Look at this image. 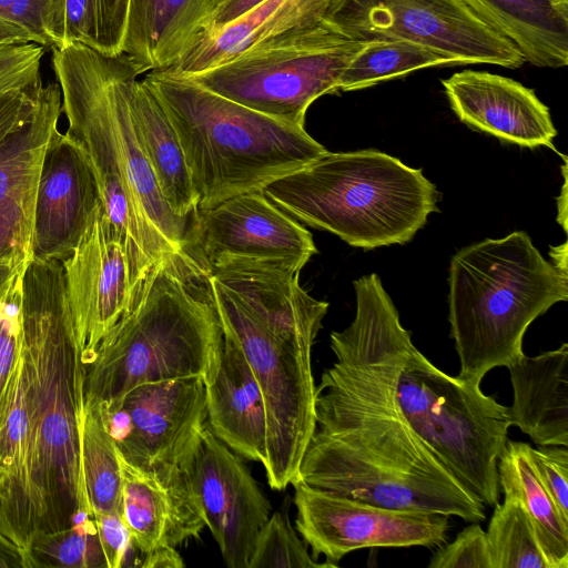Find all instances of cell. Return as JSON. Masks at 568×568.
I'll return each mask as SVG.
<instances>
[{
	"instance_id": "cell-26",
	"label": "cell",
	"mask_w": 568,
	"mask_h": 568,
	"mask_svg": "<svg viewBox=\"0 0 568 568\" xmlns=\"http://www.w3.org/2000/svg\"><path fill=\"white\" fill-rule=\"evenodd\" d=\"M529 448L527 443L507 440L497 463L499 489L517 498L527 511L550 568H568V524L541 484Z\"/></svg>"
},
{
	"instance_id": "cell-30",
	"label": "cell",
	"mask_w": 568,
	"mask_h": 568,
	"mask_svg": "<svg viewBox=\"0 0 568 568\" xmlns=\"http://www.w3.org/2000/svg\"><path fill=\"white\" fill-rule=\"evenodd\" d=\"M486 537L491 568H550L527 511L513 496L494 506Z\"/></svg>"
},
{
	"instance_id": "cell-28",
	"label": "cell",
	"mask_w": 568,
	"mask_h": 568,
	"mask_svg": "<svg viewBox=\"0 0 568 568\" xmlns=\"http://www.w3.org/2000/svg\"><path fill=\"white\" fill-rule=\"evenodd\" d=\"M436 65H455V63L429 48L405 40L364 42L344 70L338 91L366 89Z\"/></svg>"
},
{
	"instance_id": "cell-25",
	"label": "cell",
	"mask_w": 568,
	"mask_h": 568,
	"mask_svg": "<svg viewBox=\"0 0 568 568\" xmlns=\"http://www.w3.org/2000/svg\"><path fill=\"white\" fill-rule=\"evenodd\" d=\"M129 106L136 139L165 202L175 215L189 220L197 197L184 153L166 112L144 80L132 82Z\"/></svg>"
},
{
	"instance_id": "cell-14",
	"label": "cell",
	"mask_w": 568,
	"mask_h": 568,
	"mask_svg": "<svg viewBox=\"0 0 568 568\" xmlns=\"http://www.w3.org/2000/svg\"><path fill=\"white\" fill-rule=\"evenodd\" d=\"M185 464L225 565L247 568L256 535L271 516L268 499L243 457L207 424L185 455Z\"/></svg>"
},
{
	"instance_id": "cell-39",
	"label": "cell",
	"mask_w": 568,
	"mask_h": 568,
	"mask_svg": "<svg viewBox=\"0 0 568 568\" xmlns=\"http://www.w3.org/2000/svg\"><path fill=\"white\" fill-rule=\"evenodd\" d=\"M93 516L105 557L106 568L126 566L128 558L135 549L122 516L119 514H97Z\"/></svg>"
},
{
	"instance_id": "cell-12",
	"label": "cell",
	"mask_w": 568,
	"mask_h": 568,
	"mask_svg": "<svg viewBox=\"0 0 568 568\" xmlns=\"http://www.w3.org/2000/svg\"><path fill=\"white\" fill-rule=\"evenodd\" d=\"M184 248L207 272L234 263L301 271L317 253L310 231L263 191H250L190 216Z\"/></svg>"
},
{
	"instance_id": "cell-32",
	"label": "cell",
	"mask_w": 568,
	"mask_h": 568,
	"mask_svg": "<svg viewBox=\"0 0 568 568\" xmlns=\"http://www.w3.org/2000/svg\"><path fill=\"white\" fill-rule=\"evenodd\" d=\"M43 27L52 49L81 43L97 50L95 0H45Z\"/></svg>"
},
{
	"instance_id": "cell-5",
	"label": "cell",
	"mask_w": 568,
	"mask_h": 568,
	"mask_svg": "<svg viewBox=\"0 0 568 568\" xmlns=\"http://www.w3.org/2000/svg\"><path fill=\"white\" fill-rule=\"evenodd\" d=\"M144 81L182 146L196 209L263 189L328 151L304 126L260 113L168 69ZM195 209V210H196Z\"/></svg>"
},
{
	"instance_id": "cell-6",
	"label": "cell",
	"mask_w": 568,
	"mask_h": 568,
	"mask_svg": "<svg viewBox=\"0 0 568 568\" xmlns=\"http://www.w3.org/2000/svg\"><path fill=\"white\" fill-rule=\"evenodd\" d=\"M448 284L457 376L475 385L523 356L528 326L568 300L567 272L548 262L524 231L459 250L449 263Z\"/></svg>"
},
{
	"instance_id": "cell-10",
	"label": "cell",
	"mask_w": 568,
	"mask_h": 568,
	"mask_svg": "<svg viewBox=\"0 0 568 568\" xmlns=\"http://www.w3.org/2000/svg\"><path fill=\"white\" fill-rule=\"evenodd\" d=\"M321 22L356 42L405 40L455 64L520 68L518 48L490 28L463 0H327Z\"/></svg>"
},
{
	"instance_id": "cell-44",
	"label": "cell",
	"mask_w": 568,
	"mask_h": 568,
	"mask_svg": "<svg viewBox=\"0 0 568 568\" xmlns=\"http://www.w3.org/2000/svg\"><path fill=\"white\" fill-rule=\"evenodd\" d=\"M34 42L30 32L21 26L0 18V44ZM36 43V42H34Z\"/></svg>"
},
{
	"instance_id": "cell-17",
	"label": "cell",
	"mask_w": 568,
	"mask_h": 568,
	"mask_svg": "<svg viewBox=\"0 0 568 568\" xmlns=\"http://www.w3.org/2000/svg\"><path fill=\"white\" fill-rule=\"evenodd\" d=\"M61 112L60 85H42L31 119L0 148V263L30 260L40 170Z\"/></svg>"
},
{
	"instance_id": "cell-41",
	"label": "cell",
	"mask_w": 568,
	"mask_h": 568,
	"mask_svg": "<svg viewBox=\"0 0 568 568\" xmlns=\"http://www.w3.org/2000/svg\"><path fill=\"white\" fill-rule=\"evenodd\" d=\"M264 0H222L209 11L196 36L205 34L217 30L234 21ZM194 37V38H195Z\"/></svg>"
},
{
	"instance_id": "cell-33",
	"label": "cell",
	"mask_w": 568,
	"mask_h": 568,
	"mask_svg": "<svg viewBox=\"0 0 568 568\" xmlns=\"http://www.w3.org/2000/svg\"><path fill=\"white\" fill-rule=\"evenodd\" d=\"M22 273L23 271L0 301V430L21 348Z\"/></svg>"
},
{
	"instance_id": "cell-35",
	"label": "cell",
	"mask_w": 568,
	"mask_h": 568,
	"mask_svg": "<svg viewBox=\"0 0 568 568\" xmlns=\"http://www.w3.org/2000/svg\"><path fill=\"white\" fill-rule=\"evenodd\" d=\"M45 50L34 42L0 44V97L41 82L40 63Z\"/></svg>"
},
{
	"instance_id": "cell-23",
	"label": "cell",
	"mask_w": 568,
	"mask_h": 568,
	"mask_svg": "<svg viewBox=\"0 0 568 568\" xmlns=\"http://www.w3.org/2000/svg\"><path fill=\"white\" fill-rule=\"evenodd\" d=\"M213 4L214 0H130L123 53L140 73L170 68Z\"/></svg>"
},
{
	"instance_id": "cell-16",
	"label": "cell",
	"mask_w": 568,
	"mask_h": 568,
	"mask_svg": "<svg viewBox=\"0 0 568 568\" xmlns=\"http://www.w3.org/2000/svg\"><path fill=\"white\" fill-rule=\"evenodd\" d=\"M94 173L84 148L57 130L41 165L30 260L64 262L101 209Z\"/></svg>"
},
{
	"instance_id": "cell-46",
	"label": "cell",
	"mask_w": 568,
	"mask_h": 568,
	"mask_svg": "<svg viewBox=\"0 0 568 568\" xmlns=\"http://www.w3.org/2000/svg\"><path fill=\"white\" fill-rule=\"evenodd\" d=\"M220 1H222V0H214V4H213V6H215V4H216V3H219ZM211 9H212V8H211Z\"/></svg>"
},
{
	"instance_id": "cell-42",
	"label": "cell",
	"mask_w": 568,
	"mask_h": 568,
	"mask_svg": "<svg viewBox=\"0 0 568 568\" xmlns=\"http://www.w3.org/2000/svg\"><path fill=\"white\" fill-rule=\"evenodd\" d=\"M133 566L142 568H181L185 565L174 547H161L143 555L138 554Z\"/></svg>"
},
{
	"instance_id": "cell-15",
	"label": "cell",
	"mask_w": 568,
	"mask_h": 568,
	"mask_svg": "<svg viewBox=\"0 0 568 568\" xmlns=\"http://www.w3.org/2000/svg\"><path fill=\"white\" fill-rule=\"evenodd\" d=\"M68 300L84 366L129 308L142 284L129 247L102 206L71 256L62 262Z\"/></svg>"
},
{
	"instance_id": "cell-22",
	"label": "cell",
	"mask_w": 568,
	"mask_h": 568,
	"mask_svg": "<svg viewBox=\"0 0 568 568\" xmlns=\"http://www.w3.org/2000/svg\"><path fill=\"white\" fill-rule=\"evenodd\" d=\"M327 0H264L234 21L193 38L168 70L192 74L224 63L251 47L321 22Z\"/></svg>"
},
{
	"instance_id": "cell-20",
	"label": "cell",
	"mask_w": 568,
	"mask_h": 568,
	"mask_svg": "<svg viewBox=\"0 0 568 568\" xmlns=\"http://www.w3.org/2000/svg\"><path fill=\"white\" fill-rule=\"evenodd\" d=\"M205 396L206 424L212 433L241 457L264 465L267 424L263 395L242 349L226 334Z\"/></svg>"
},
{
	"instance_id": "cell-29",
	"label": "cell",
	"mask_w": 568,
	"mask_h": 568,
	"mask_svg": "<svg viewBox=\"0 0 568 568\" xmlns=\"http://www.w3.org/2000/svg\"><path fill=\"white\" fill-rule=\"evenodd\" d=\"M28 568H106L94 516L81 510L72 526L33 537Z\"/></svg>"
},
{
	"instance_id": "cell-19",
	"label": "cell",
	"mask_w": 568,
	"mask_h": 568,
	"mask_svg": "<svg viewBox=\"0 0 568 568\" xmlns=\"http://www.w3.org/2000/svg\"><path fill=\"white\" fill-rule=\"evenodd\" d=\"M458 119L501 141L555 150L557 130L549 109L535 91L510 78L465 70L442 81Z\"/></svg>"
},
{
	"instance_id": "cell-36",
	"label": "cell",
	"mask_w": 568,
	"mask_h": 568,
	"mask_svg": "<svg viewBox=\"0 0 568 568\" xmlns=\"http://www.w3.org/2000/svg\"><path fill=\"white\" fill-rule=\"evenodd\" d=\"M534 468L556 505L561 519L568 524V448L538 446L529 448Z\"/></svg>"
},
{
	"instance_id": "cell-37",
	"label": "cell",
	"mask_w": 568,
	"mask_h": 568,
	"mask_svg": "<svg viewBox=\"0 0 568 568\" xmlns=\"http://www.w3.org/2000/svg\"><path fill=\"white\" fill-rule=\"evenodd\" d=\"M130 0H95L98 48L109 57L123 53V42Z\"/></svg>"
},
{
	"instance_id": "cell-27",
	"label": "cell",
	"mask_w": 568,
	"mask_h": 568,
	"mask_svg": "<svg viewBox=\"0 0 568 568\" xmlns=\"http://www.w3.org/2000/svg\"><path fill=\"white\" fill-rule=\"evenodd\" d=\"M80 464L92 514L121 515L122 471L119 452L100 403L89 398H84L80 423Z\"/></svg>"
},
{
	"instance_id": "cell-24",
	"label": "cell",
	"mask_w": 568,
	"mask_h": 568,
	"mask_svg": "<svg viewBox=\"0 0 568 568\" xmlns=\"http://www.w3.org/2000/svg\"><path fill=\"white\" fill-rule=\"evenodd\" d=\"M490 28L511 41L526 62L542 68L568 63V3L562 0H463Z\"/></svg>"
},
{
	"instance_id": "cell-8",
	"label": "cell",
	"mask_w": 568,
	"mask_h": 568,
	"mask_svg": "<svg viewBox=\"0 0 568 568\" xmlns=\"http://www.w3.org/2000/svg\"><path fill=\"white\" fill-rule=\"evenodd\" d=\"M408 424L448 470L485 505L499 500L497 463L511 426L508 407L480 385L436 367L409 341L396 383Z\"/></svg>"
},
{
	"instance_id": "cell-13",
	"label": "cell",
	"mask_w": 568,
	"mask_h": 568,
	"mask_svg": "<svg viewBox=\"0 0 568 568\" xmlns=\"http://www.w3.org/2000/svg\"><path fill=\"white\" fill-rule=\"evenodd\" d=\"M101 410L125 462L141 468L178 465L206 425L205 383L191 377L142 384Z\"/></svg>"
},
{
	"instance_id": "cell-1",
	"label": "cell",
	"mask_w": 568,
	"mask_h": 568,
	"mask_svg": "<svg viewBox=\"0 0 568 568\" xmlns=\"http://www.w3.org/2000/svg\"><path fill=\"white\" fill-rule=\"evenodd\" d=\"M353 322L331 333L335 361L315 389V428L297 478L387 508L486 518L485 505L408 424L396 383L410 333L375 273L353 282Z\"/></svg>"
},
{
	"instance_id": "cell-21",
	"label": "cell",
	"mask_w": 568,
	"mask_h": 568,
	"mask_svg": "<svg viewBox=\"0 0 568 568\" xmlns=\"http://www.w3.org/2000/svg\"><path fill=\"white\" fill-rule=\"evenodd\" d=\"M513 386L511 425L538 446H568V344L507 366Z\"/></svg>"
},
{
	"instance_id": "cell-4",
	"label": "cell",
	"mask_w": 568,
	"mask_h": 568,
	"mask_svg": "<svg viewBox=\"0 0 568 568\" xmlns=\"http://www.w3.org/2000/svg\"><path fill=\"white\" fill-rule=\"evenodd\" d=\"M223 331L209 273L185 248L164 255L85 365L84 398L114 407L132 388L215 376Z\"/></svg>"
},
{
	"instance_id": "cell-7",
	"label": "cell",
	"mask_w": 568,
	"mask_h": 568,
	"mask_svg": "<svg viewBox=\"0 0 568 568\" xmlns=\"http://www.w3.org/2000/svg\"><path fill=\"white\" fill-rule=\"evenodd\" d=\"M263 193L295 220L365 250L412 241L438 201L422 169L372 149L327 152Z\"/></svg>"
},
{
	"instance_id": "cell-9",
	"label": "cell",
	"mask_w": 568,
	"mask_h": 568,
	"mask_svg": "<svg viewBox=\"0 0 568 568\" xmlns=\"http://www.w3.org/2000/svg\"><path fill=\"white\" fill-rule=\"evenodd\" d=\"M362 47L320 22L255 44L211 69L182 75L260 113L304 126L306 111L316 99L339 92L341 77Z\"/></svg>"
},
{
	"instance_id": "cell-2",
	"label": "cell",
	"mask_w": 568,
	"mask_h": 568,
	"mask_svg": "<svg viewBox=\"0 0 568 568\" xmlns=\"http://www.w3.org/2000/svg\"><path fill=\"white\" fill-rule=\"evenodd\" d=\"M19 376L29 426L31 544L90 509L80 464L85 366L59 261L29 260L23 270Z\"/></svg>"
},
{
	"instance_id": "cell-38",
	"label": "cell",
	"mask_w": 568,
	"mask_h": 568,
	"mask_svg": "<svg viewBox=\"0 0 568 568\" xmlns=\"http://www.w3.org/2000/svg\"><path fill=\"white\" fill-rule=\"evenodd\" d=\"M42 81L0 97V148L32 116Z\"/></svg>"
},
{
	"instance_id": "cell-3",
	"label": "cell",
	"mask_w": 568,
	"mask_h": 568,
	"mask_svg": "<svg viewBox=\"0 0 568 568\" xmlns=\"http://www.w3.org/2000/svg\"><path fill=\"white\" fill-rule=\"evenodd\" d=\"M300 272L245 263L207 272L223 334L239 344L263 395V467L274 490L296 477L315 428L312 348L328 303L301 286Z\"/></svg>"
},
{
	"instance_id": "cell-31",
	"label": "cell",
	"mask_w": 568,
	"mask_h": 568,
	"mask_svg": "<svg viewBox=\"0 0 568 568\" xmlns=\"http://www.w3.org/2000/svg\"><path fill=\"white\" fill-rule=\"evenodd\" d=\"M317 562L284 511L270 516L256 535L247 568H326Z\"/></svg>"
},
{
	"instance_id": "cell-40",
	"label": "cell",
	"mask_w": 568,
	"mask_h": 568,
	"mask_svg": "<svg viewBox=\"0 0 568 568\" xmlns=\"http://www.w3.org/2000/svg\"><path fill=\"white\" fill-rule=\"evenodd\" d=\"M44 3L45 0H0V18L21 26L36 43L52 50L43 27Z\"/></svg>"
},
{
	"instance_id": "cell-11",
	"label": "cell",
	"mask_w": 568,
	"mask_h": 568,
	"mask_svg": "<svg viewBox=\"0 0 568 568\" xmlns=\"http://www.w3.org/2000/svg\"><path fill=\"white\" fill-rule=\"evenodd\" d=\"M296 529L312 557L336 567L355 550L374 547H438L447 541L448 516L387 508L313 487L295 477Z\"/></svg>"
},
{
	"instance_id": "cell-43",
	"label": "cell",
	"mask_w": 568,
	"mask_h": 568,
	"mask_svg": "<svg viewBox=\"0 0 568 568\" xmlns=\"http://www.w3.org/2000/svg\"><path fill=\"white\" fill-rule=\"evenodd\" d=\"M0 568H28L21 548L0 530Z\"/></svg>"
},
{
	"instance_id": "cell-18",
	"label": "cell",
	"mask_w": 568,
	"mask_h": 568,
	"mask_svg": "<svg viewBox=\"0 0 568 568\" xmlns=\"http://www.w3.org/2000/svg\"><path fill=\"white\" fill-rule=\"evenodd\" d=\"M119 456L121 515L138 554L199 539L206 525L185 456L178 465L155 468L136 467Z\"/></svg>"
},
{
	"instance_id": "cell-45",
	"label": "cell",
	"mask_w": 568,
	"mask_h": 568,
	"mask_svg": "<svg viewBox=\"0 0 568 568\" xmlns=\"http://www.w3.org/2000/svg\"><path fill=\"white\" fill-rule=\"evenodd\" d=\"M27 263H0V301L7 295Z\"/></svg>"
},
{
	"instance_id": "cell-34",
	"label": "cell",
	"mask_w": 568,
	"mask_h": 568,
	"mask_svg": "<svg viewBox=\"0 0 568 568\" xmlns=\"http://www.w3.org/2000/svg\"><path fill=\"white\" fill-rule=\"evenodd\" d=\"M428 568H491L486 531L479 523H471L452 542L438 546Z\"/></svg>"
}]
</instances>
